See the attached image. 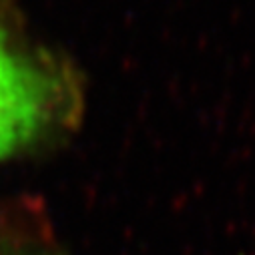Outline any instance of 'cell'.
Segmentation results:
<instances>
[{
	"instance_id": "6da1fadb",
	"label": "cell",
	"mask_w": 255,
	"mask_h": 255,
	"mask_svg": "<svg viewBox=\"0 0 255 255\" xmlns=\"http://www.w3.org/2000/svg\"><path fill=\"white\" fill-rule=\"evenodd\" d=\"M58 83L0 32V159L28 145L58 109Z\"/></svg>"
}]
</instances>
